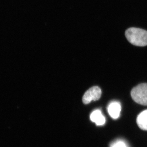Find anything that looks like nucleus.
I'll use <instances>...</instances> for the list:
<instances>
[{
  "label": "nucleus",
  "mask_w": 147,
  "mask_h": 147,
  "mask_svg": "<svg viewBox=\"0 0 147 147\" xmlns=\"http://www.w3.org/2000/svg\"><path fill=\"white\" fill-rule=\"evenodd\" d=\"M137 122L140 128L142 130H147V110L139 114L137 117Z\"/></svg>",
  "instance_id": "6"
},
{
  "label": "nucleus",
  "mask_w": 147,
  "mask_h": 147,
  "mask_svg": "<svg viewBox=\"0 0 147 147\" xmlns=\"http://www.w3.org/2000/svg\"><path fill=\"white\" fill-rule=\"evenodd\" d=\"M121 110V107L120 103L118 101L111 102L108 106V113L110 117L115 119L119 117Z\"/></svg>",
  "instance_id": "4"
},
{
  "label": "nucleus",
  "mask_w": 147,
  "mask_h": 147,
  "mask_svg": "<svg viewBox=\"0 0 147 147\" xmlns=\"http://www.w3.org/2000/svg\"><path fill=\"white\" fill-rule=\"evenodd\" d=\"M131 95L135 102L144 105H147V84H139L134 87L131 92Z\"/></svg>",
  "instance_id": "2"
},
{
  "label": "nucleus",
  "mask_w": 147,
  "mask_h": 147,
  "mask_svg": "<svg viewBox=\"0 0 147 147\" xmlns=\"http://www.w3.org/2000/svg\"><path fill=\"white\" fill-rule=\"evenodd\" d=\"M125 35L132 45L140 47L147 45V31L138 28H131L125 31Z\"/></svg>",
  "instance_id": "1"
},
{
  "label": "nucleus",
  "mask_w": 147,
  "mask_h": 147,
  "mask_svg": "<svg viewBox=\"0 0 147 147\" xmlns=\"http://www.w3.org/2000/svg\"><path fill=\"white\" fill-rule=\"evenodd\" d=\"M102 92L100 88L98 86L92 87L84 94L83 97V102L84 104H88L92 100H98L101 96Z\"/></svg>",
  "instance_id": "3"
},
{
  "label": "nucleus",
  "mask_w": 147,
  "mask_h": 147,
  "mask_svg": "<svg viewBox=\"0 0 147 147\" xmlns=\"http://www.w3.org/2000/svg\"><path fill=\"white\" fill-rule=\"evenodd\" d=\"M110 147H128L126 142L121 139L114 141L110 145Z\"/></svg>",
  "instance_id": "7"
},
{
  "label": "nucleus",
  "mask_w": 147,
  "mask_h": 147,
  "mask_svg": "<svg viewBox=\"0 0 147 147\" xmlns=\"http://www.w3.org/2000/svg\"><path fill=\"white\" fill-rule=\"evenodd\" d=\"M90 119L98 126L103 125L105 123V119L100 110H95L91 114Z\"/></svg>",
  "instance_id": "5"
}]
</instances>
